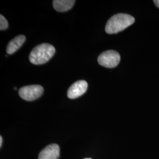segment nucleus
Masks as SVG:
<instances>
[{"label":"nucleus","instance_id":"obj_1","mask_svg":"<svg viewBox=\"0 0 159 159\" xmlns=\"http://www.w3.org/2000/svg\"><path fill=\"white\" fill-rule=\"evenodd\" d=\"M134 21V18L129 14H117L108 20L105 30L107 34H117L130 26Z\"/></svg>","mask_w":159,"mask_h":159},{"label":"nucleus","instance_id":"obj_2","mask_svg":"<svg viewBox=\"0 0 159 159\" xmlns=\"http://www.w3.org/2000/svg\"><path fill=\"white\" fill-rule=\"evenodd\" d=\"M56 52L54 46L48 43H43L36 46L31 51L29 60L35 65H40L47 63Z\"/></svg>","mask_w":159,"mask_h":159},{"label":"nucleus","instance_id":"obj_3","mask_svg":"<svg viewBox=\"0 0 159 159\" xmlns=\"http://www.w3.org/2000/svg\"><path fill=\"white\" fill-rule=\"evenodd\" d=\"M119 53L114 50H107L102 52L98 57V63L102 67L112 68L116 67L120 63Z\"/></svg>","mask_w":159,"mask_h":159},{"label":"nucleus","instance_id":"obj_4","mask_svg":"<svg viewBox=\"0 0 159 159\" xmlns=\"http://www.w3.org/2000/svg\"><path fill=\"white\" fill-rule=\"evenodd\" d=\"M43 92L44 89L41 85H30L21 87L18 91V94L23 100L30 102L39 98Z\"/></svg>","mask_w":159,"mask_h":159},{"label":"nucleus","instance_id":"obj_5","mask_svg":"<svg viewBox=\"0 0 159 159\" xmlns=\"http://www.w3.org/2000/svg\"><path fill=\"white\" fill-rule=\"evenodd\" d=\"M88 88V84L84 80L75 82L70 87L67 91V96L70 99H75L85 93Z\"/></svg>","mask_w":159,"mask_h":159},{"label":"nucleus","instance_id":"obj_6","mask_svg":"<svg viewBox=\"0 0 159 159\" xmlns=\"http://www.w3.org/2000/svg\"><path fill=\"white\" fill-rule=\"evenodd\" d=\"M60 148L57 144H51L44 148L39 154V159H58Z\"/></svg>","mask_w":159,"mask_h":159},{"label":"nucleus","instance_id":"obj_7","mask_svg":"<svg viewBox=\"0 0 159 159\" xmlns=\"http://www.w3.org/2000/svg\"><path fill=\"white\" fill-rule=\"evenodd\" d=\"M25 37L24 35H19L11 40L7 47V52L8 54H12L23 46L25 41Z\"/></svg>","mask_w":159,"mask_h":159},{"label":"nucleus","instance_id":"obj_8","mask_svg":"<svg viewBox=\"0 0 159 159\" xmlns=\"http://www.w3.org/2000/svg\"><path fill=\"white\" fill-rule=\"evenodd\" d=\"M75 2L74 0H54L52 1V5L57 11L65 12L70 10Z\"/></svg>","mask_w":159,"mask_h":159},{"label":"nucleus","instance_id":"obj_9","mask_svg":"<svg viewBox=\"0 0 159 159\" xmlns=\"http://www.w3.org/2000/svg\"><path fill=\"white\" fill-rule=\"evenodd\" d=\"M8 27V23L6 18L4 17L2 14L0 15V30H5Z\"/></svg>","mask_w":159,"mask_h":159},{"label":"nucleus","instance_id":"obj_10","mask_svg":"<svg viewBox=\"0 0 159 159\" xmlns=\"http://www.w3.org/2000/svg\"><path fill=\"white\" fill-rule=\"evenodd\" d=\"M154 3L156 6H157L158 8H159V0H155L154 1Z\"/></svg>","mask_w":159,"mask_h":159},{"label":"nucleus","instance_id":"obj_11","mask_svg":"<svg viewBox=\"0 0 159 159\" xmlns=\"http://www.w3.org/2000/svg\"><path fill=\"white\" fill-rule=\"evenodd\" d=\"M2 137L0 136V147L1 148L2 146Z\"/></svg>","mask_w":159,"mask_h":159},{"label":"nucleus","instance_id":"obj_12","mask_svg":"<svg viewBox=\"0 0 159 159\" xmlns=\"http://www.w3.org/2000/svg\"><path fill=\"white\" fill-rule=\"evenodd\" d=\"M91 159V158H85V159Z\"/></svg>","mask_w":159,"mask_h":159}]
</instances>
